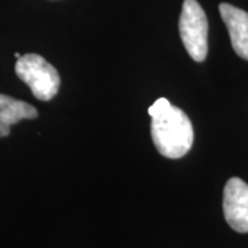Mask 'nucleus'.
<instances>
[{
	"mask_svg": "<svg viewBox=\"0 0 248 248\" xmlns=\"http://www.w3.org/2000/svg\"><path fill=\"white\" fill-rule=\"evenodd\" d=\"M148 113L152 117V140L157 152L167 159L184 157L195 141L193 125L185 112L167 98H159Z\"/></svg>",
	"mask_w": 248,
	"mask_h": 248,
	"instance_id": "1",
	"label": "nucleus"
},
{
	"mask_svg": "<svg viewBox=\"0 0 248 248\" xmlns=\"http://www.w3.org/2000/svg\"><path fill=\"white\" fill-rule=\"evenodd\" d=\"M16 73L40 101H50L58 94L60 73L39 54L21 55L16 62Z\"/></svg>",
	"mask_w": 248,
	"mask_h": 248,
	"instance_id": "2",
	"label": "nucleus"
},
{
	"mask_svg": "<svg viewBox=\"0 0 248 248\" xmlns=\"http://www.w3.org/2000/svg\"><path fill=\"white\" fill-rule=\"evenodd\" d=\"M179 35L186 51L196 62H203L208 53V21L197 0H185L179 17Z\"/></svg>",
	"mask_w": 248,
	"mask_h": 248,
	"instance_id": "3",
	"label": "nucleus"
},
{
	"mask_svg": "<svg viewBox=\"0 0 248 248\" xmlns=\"http://www.w3.org/2000/svg\"><path fill=\"white\" fill-rule=\"evenodd\" d=\"M223 214L233 231L248 233V185L231 178L223 189Z\"/></svg>",
	"mask_w": 248,
	"mask_h": 248,
	"instance_id": "4",
	"label": "nucleus"
},
{
	"mask_svg": "<svg viewBox=\"0 0 248 248\" xmlns=\"http://www.w3.org/2000/svg\"><path fill=\"white\" fill-rule=\"evenodd\" d=\"M219 13L228 28L234 53L248 61V13L229 3H221Z\"/></svg>",
	"mask_w": 248,
	"mask_h": 248,
	"instance_id": "5",
	"label": "nucleus"
},
{
	"mask_svg": "<svg viewBox=\"0 0 248 248\" xmlns=\"http://www.w3.org/2000/svg\"><path fill=\"white\" fill-rule=\"evenodd\" d=\"M37 116V109L31 104L6 94H0V138L10 135V128L13 124H17L24 119L32 120Z\"/></svg>",
	"mask_w": 248,
	"mask_h": 248,
	"instance_id": "6",
	"label": "nucleus"
}]
</instances>
